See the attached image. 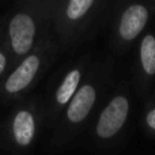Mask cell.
Listing matches in <instances>:
<instances>
[{"mask_svg": "<svg viewBox=\"0 0 155 155\" xmlns=\"http://www.w3.org/2000/svg\"><path fill=\"white\" fill-rule=\"evenodd\" d=\"M93 5V0H72L67 8V15L70 19H79L86 11Z\"/></svg>", "mask_w": 155, "mask_h": 155, "instance_id": "cell-9", "label": "cell"}, {"mask_svg": "<svg viewBox=\"0 0 155 155\" xmlns=\"http://www.w3.org/2000/svg\"><path fill=\"white\" fill-rule=\"evenodd\" d=\"M128 107V101L124 97H117L113 99L99 117L98 125H97V132L99 136L110 137L117 134L127 120Z\"/></svg>", "mask_w": 155, "mask_h": 155, "instance_id": "cell-1", "label": "cell"}, {"mask_svg": "<svg viewBox=\"0 0 155 155\" xmlns=\"http://www.w3.org/2000/svg\"><path fill=\"white\" fill-rule=\"evenodd\" d=\"M38 57L35 56H29L18 68L15 72L8 78L7 83H5V88L8 93H18V91L23 90L27 84L33 80L35 72L38 70Z\"/></svg>", "mask_w": 155, "mask_h": 155, "instance_id": "cell-4", "label": "cell"}, {"mask_svg": "<svg viewBox=\"0 0 155 155\" xmlns=\"http://www.w3.org/2000/svg\"><path fill=\"white\" fill-rule=\"evenodd\" d=\"M35 26L30 16L18 14L10 22V38L14 51L18 54H25L31 48L34 40Z\"/></svg>", "mask_w": 155, "mask_h": 155, "instance_id": "cell-2", "label": "cell"}, {"mask_svg": "<svg viewBox=\"0 0 155 155\" xmlns=\"http://www.w3.org/2000/svg\"><path fill=\"white\" fill-rule=\"evenodd\" d=\"M147 124L153 129H155V109L151 110V112L147 114Z\"/></svg>", "mask_w": 155, "mask_h": 155, "instance_id": "cell-10", "label": "cell"}, {"mask_svg": "<svg viewBox=\"0 0 155 155\" xmlns=\"http://www.w3.org/2000/svg\"><path fill=\"white\" fill-rule=\"evenodd\" d=\"M95 101V90L91 86H84L75 94L68 107V118L72 123H79L88 114Z\"/></svg>", "mask_w": 155, "mask_h": 155, "instance_id": "cell-5", "label": "cell"}, {"mask_svg": "<svg viewBox=\"0 0 155 155\" xmlns=\"http://www.w3.org/2000/svg\"><path fill=\"white\" fill-rule=\"evenodd\" d=\"M79 80H80L79 71L75 70L68 74L67 78L63 80L59 91H57L56 98H57V101H59V104H67V101L74 95V93H75Z\"/></svg>", "mask_w": 155, "mask_h": 155, "instance_id": "cell-8", "label": "cell"}, {"mask_svg": "<svg viewBox=\"0 0 155 155\" xmlns=\"http://www.w3.org/2000/svg\"><path fill=\"white\" fill-rule=\"evenodd\" d=\"M4 65H5V57H4V54L0 53V74L4 70Z\"/></svg>", "mask_w": 155, "mask_h": 155, "instance_id": "cell-11", "label": "cell"}, {"mask_svg": "<svg viewBox=\"0 0 155 155\" xmlns=\"http://www.w3.org/2000/svg\"><path fill=\"white\" fill-rule=\"evenodd\" d=\"M147 10L143 5H131L124 12L120 23V34L124 40H134L147 22Z\"/></svg>", "mask_w": 155, "mask_h": 155, "instance_id": "cell-3", "label": "cell"}, {"mask_svg": "<svg viewBox=\"0 0 155 155\" xmlns=\"http://www.w3.org/2000/svg\"><path fill=\"white\" fill-rule=\"evenodd\" d=\"M140 57L144 71L148 75L155 74V38L153 35L144 37L140 46Z\"/></svg>", "mask_w": 155, "mask_h": 155, "instance_id": "cell-7", "label": "cell"}, {"mask_svg": "<svg viewBox=\"0 0 155 155\" xmlns=\"http://www.w3.org/2000/svg\"><path fill=\"white\" fill-rule=\"evenodd\" d=\"M34 135V118L29 112H19L14 120V136L21 146H27Z\"/></svg>", "mask_w": 155, "mask_h": 155, "instance_id": "cell-6", "label": "cell"}]
</instances>
